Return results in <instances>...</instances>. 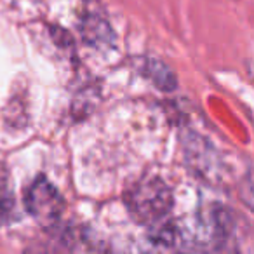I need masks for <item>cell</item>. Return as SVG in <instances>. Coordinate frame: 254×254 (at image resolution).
<instances>
[{"label":"cell","instance_id":"1","mask_svg":"<svg viewBox=\"0 0 254 254\" xmlns=\"http://www.w3.org/2000/svg\"><path fill=\"white\" fill-rule=\"evenodd\" d=\"M127 209L138 223L155 225L173 209V193L160 178H145L127 191Z\"/></svg>","mask_w":254,"mask_h":254},{"label":"cell","instance_id":"2","mask_svg":"<svg viewBox=\"0 0 254 254\" xmlns=\"http://www.w3.org/2000/svg\"><path fill=\"white\" fill-rule=\"evenodd\" d=\"M25 205L30 216H33L40 225L47 228L56 226L64 212V200L61 193L44 176L32 181L25 193Z\"/></svg>","mask_w":254,"mask_h":254},{"label":"cell","instance_id":"3","mask_svg":"<svg viewBox=\"0 0 254 254\" xmlns=\"http://www.w3.org/2000/svg\"><path fill=\"white\" fill-rule=\"evenodd\" d=\"M198 232L207 244V247L214 251L230 249L233 237L237 232V221L233 212L221 204H212L207 211L202 212L198 219Z\"/></svg>","mask_w":254,"mask_h":254},{"label":"cell","instance_id":"4","mask_svg":"<svg viewBox=\"0 0 254 254\" xmlns=\"http://www.w3.org/2000/svg\"><path fill=\"white\" fill-rule=\"evenodd\" d=\"M185 159L190 169H193L195 174L209 181H214L219 178V157L216 153L214 146L205 141L202 136L195 132H187L183 139Z\"/></svg>","mask_w":254,"mask_h":254},{"label":"cell","instance_id":"5","mask_svg":"<svg viewBox=\"0 0 254 254\" xmlns=\"http://www.w3.org/2000/svg\"><path fill=\"white\" fill-rule=\"evenodd\" d=\"M82 39L91 47H110L113 44V32L110 25L99 16H87L80 26Z\"/></svg>","mask_w":254,"mask_h":254},{"label":"cell","instance_id":"6","mask_svg":"<svg viewBox=\"0 0 254 254\" xmlns=\"http://www.w3.org/2000/svg\"><path fill=\"white\" fill-rule=\"evenodd\" d=\"M150 242L157 247L162 249H173L178 247L183 240H181V232L174 223L162 219V221L150 225Z\"/></svg>","mask_w":254,"mask_h":254},{"label":"cell","instance_id":"7","mask_svg":"<svg viewBox=\"0 0 254 254\" xmlns=\"http://www.w3.org/2000/svg\"><path fill=\"white\" fill-rule=\"evenodd\" d=\"M145 75L152 80V84L155 87H159L160 91H174L178 85L176 75L174 71L164 63L162 60H148L145 66Z\"/></svg>","mask_w":254,"mask_h":254},{"label":"cell","instance_id":"8","mask_svg":"<svg viewBox=\"0 0 254 254\" xmlns=\"http://www.w3.org/2000/svg\"><path fill=\"white\" fill-rule=\"evenodd\" d=\"M14 209V198H12L9 174L5 171L4 164H0V226L9 221Z\"/></svg>","mask_w":254,"mask_h":254}]
</instances>
